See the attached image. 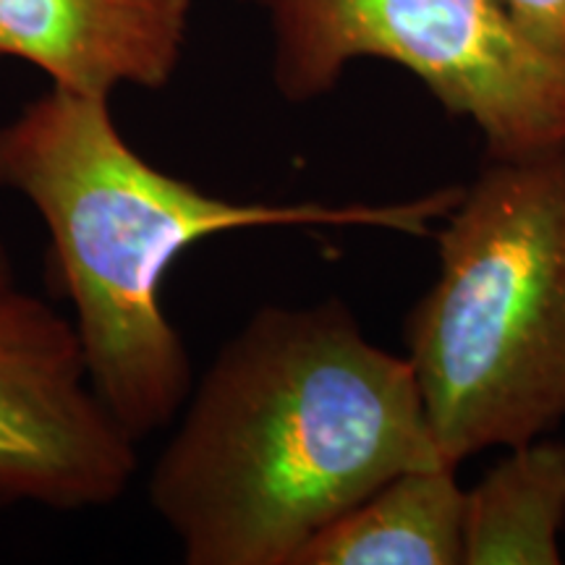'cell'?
<instances>
[{
    "label": "cell",
    "mask_w": 565,
    "mask_h": 565,
    "mask_svg": "<svg viewBox=\"0 0 565 565\" xmlns=\"http://www.w3.org/2000/svg\"><path fill=\"white\" fill-rule=\"evenodd\" d=\"M13 288V273H11V259L6 254L3 244H0V294Z\"/></svg>",
    "instance_id": "30bf717a"
},
{
    "label": "cell",
    "mask_w": 565,
    "mask_h": 565,
    "mask_svg": "<svg viewBox=\"0 0 565 565\" xmlns=\"http://www.w3.org/2000/svg\"><path fill=\"white\" fill-rule=\"evenodd\" d=\"M137 466V440L89 383L74 322L32 294H0V505L105 508Z\"/></svg>",
    "instance_id": "5b68a950"
},
{
    "label": "cell",
    "mask_w": 565,
    "mask_h": 565,
    "mask_svg": "<svg viewBox=\"0 0 565 565\" xmlns=\"http://www.w3.org/2000/svg\"><path fill=\"white\" fill-rule=\"evenodd\" d=\"M565 526V443L529 440L463 500V565H557Z\"/></svg>",
    "instance_id": "ba28073f"
},
{
    "label": "cell",
    "mask_w": 565,
    "mask_h": 565,
    "mask_svg": "<svg viewBox=\"0 0 565 565\" xmlns=\"http://www.w3.org/2000/svg\"><path fill=\"white\" fill-rule=\"evenodd\" d=\"M406 345L454 466L565 419V150L487 160L461 189Z\"/></svg>",
    "instance_id": "3957f363"
},
{
    "label": "cell",
    "mask_w": 565,
    "mask_h": 565,
    "mask_svg": "<svg viewBox=\"0 0 565 565\" xmlns=\"http://www.w3.org/2000/svg\"><path fill=\"white\" fill-rule=\"evenodd\" d=\"M189 21L192 0H0V61L87 95L162 89L181 66Z\"/></svg>",
    "instance_id": "8992f818"
},
{
    "label": "cell",
    "mask_w": 565,
    "mask_h": 565,
    "mask_svg": "<svg viewBox=\"0 0 565 565\" xmlns=\"http://www.w3.org/2000/svg\"><path fill=\"white\" fill-rule=\"evenodd\" d=\"M454 466L412 364L343 301L263 307L217 351L150 475L189 565H294L393 477Z\"/></svg>",
    "instance_id": "6da1fadb"
},
{
    "label": "cell",
    "mask_w": 565,
    "mask_h": 565,
    "mask_svg": "<svg viewBox=\"0 0 565 565\" xmlns=\"http://www.w3.org/2000/svg\"><path fill=\"white\" fill-rule=\"evenodd\" d=\"M456 466L393 477L309 540L294 565H463Z\"/></svg>",
    "instance_id": "52a82bcc"
},
{
    "label": "cell",
    "mask_w": 565,
    "mask_h": 565,
    "mask_svg": "<svg viewBox=\"0 0 565 565\" xmlns=\"http://www.w3.org/2000/svg\"><path fill=\"white\" fill-rule=\"evenodd\" d=\"M534 42L547 51L565 55V0H503Z\"/></svg>",
    "instance_id": "9c48e42d"
},
{
    "label": "cell",
    "mask_w": 565,
    "mask_h": 565,
    "mask_svg": "<svg viewBox=\"0 0 565 565\" xmlns=\"http://www.w3.org/2000/svg\"><path fill=\"white\" fill-rule=\"evenodd\" d=\"M265 13L273 82L288 103L328 95L353 61L414 74L482 134L487 160L565 150V55L503 0H246Z\"/></svg>",
    "instance_id": "277c9868"
},
{
    "label": "cell",
    "mask_w": 565,
    "mask_h": 565,
    "mask_svg": "<svg viewBox=\"0 0 565 565\" xmlns=\"http://www.w3.org/2000/svg\"><path fill=\"white\" fill-rule=\"evenodd\" d=\"M0 189L38 210L97 398L141 440L192 393V362L160 288L183 252L252 228H377L427 236L463 186L387 204L236 202L154 168L110 97L51 87L0 126Z\"/></svg>",
    "instance_id": "7a4b0ae2"
}]
</instances>
